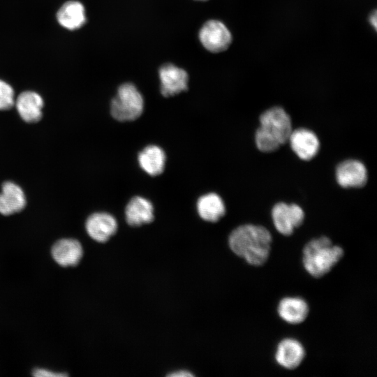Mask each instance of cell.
<instances>
[{"mask_svg":"<svg viewBox=\"0 0 377 377\" xmlns=\"http://www.w3.org/2000/svg\"><path fill=\"white\" fill-rule=\"evenodd\" d=\"M33 375L37 377H63L68 375L65 373H59L45 369H36L33 371Z\"/></svg>","mask_w":377,"mask_h":377,"instance_id":"44dd1931","label":"cell"},{"mask_svg":"<svg viewBox=\"0 0 377 377\" xmlns=\"http://www.w3.org/2000/svg\"><path fill=\"white\" fill-rule=\"evenodd\" d=\"M292 131L288 113L281 107L269 108L260 117V126L255 135L256 146L263 152L275 151L288 141Z\"/></svg>","mask_w":377,"mask_h":377,"instance_id":"7a4b0ae2","label":"cell"},{"mask_svg":"<svg viewBox=\"0 0 377 377\" xmlns=\"http://www.w3.org/2000/svg\"><path fill=\"white\" fill-rule=\"evenodd\" d=\"M288 141L294 153L304 161L313 158L320 148V142L316 135L306 128L293 130Z\"/></svg>","mask_w":377,"mask_h":377,"instance_id":"9c48e42d","label":"cell"},{"mask_svg":"<svg viewBox=\"0 0 377 377\" xmlns=\"http://www.w3.org/2000/svg\"><path fill=\"white\" fill-rule=\"evenodd\" d=\"M273 223L277 231L286 236L293 233L304 219L303 209L296 204L279 202L272 210Z\"/></svg>","mask_w":377,"mask_h":377,"instance_id":"8992f818","label":"cell"},{"mask_svg":"<svg viewBox=\"0 0 377 377\" xmlns=\"http://www.w3.org/2000/svg\"><path fill=\"white\" fill-rule=\"evenodd\" d=\"M144 100L142 94L132 83H124L117 89L110 104V113L119 121H130L138 119L142 113Z\"/></svg>","mask_w":377,"mask_h":377,"instance_id":"277c9868","label":"cell"},{"mask_svg":"<svg viewBox=\"0 0 377 377\" xmlns=\"http://www.w3.org/2000/svg\"><path fill=\"white\" fill-rule=\"evenodd\" d=\"M199 39L203 47L213 53L226 50L232 43V35L219 20H209L200 29Z\"/></svg>","mask_w":377,"mask_h":377,"instance_id":"5b68a950","label":"cell"},{"mask_svg":"<svg viewBox=\"0 0 377 377\" xmlns=\"http://www.w3.org/2000/svg\"><path fill=\"white\" fill-rule=\"evenodd\" d=\"M199 1H206V0H199Z\"/></svg>","mask_w":377,"mask_h":377,"instance_id":"cb8c5ba5","label":"cell"},{"mask_svg":"<svg viewBox=\"0 0 377 377\" xmlns=\"http://www.w3.org/2000/svg\"><path fill=\"white\" fill-rule=\"evenodd\" d=\"M197 210L203 220L216 222L225 215L226 207L222 198L218 194L209 193L198 198Z\"/></svg>","mask_w":377,"mask_h":377,"instance_id":"d6986e66","label":"cell"},{"mask_svg":"<svg viewBox=\"0 0 377 377\" xmlns=\"http://www.w3.org/2000/svg\"><path fill=\"white\" fill-rule=\"evenodd\" d=\"M161 93L165 97L172 96L188 89V74L172 64H165L159 70Z\"/></svg>","mask_w":377,"mask_h":377,"instance_id":"52a82bcc","label":"cell"},{"mask_svg":"<svg viewBox=\"0 0 377 377\" xmlns=\"http://www.w3.org/2000/svg\"><path fill=\"white\" fill-rule=\"evenodd\" d=\"M14 104L13 89L8 83L0 80V110H8Z\"/></svg>","mask_w":377,"mask_h":377,"instance_id":"ffe728a7","label":"cell"},{"mask_svg":"<svg viewBox=\"0 0 377 377\" xmlns=\"http://www.w3.org/2000/svg\"><path fill=\"white\" fill-rule=\"evenodd\" d=\"M171 377H191L193 376V374L187 371H178L172 374H169Z\"/></svg>","mask_w":377,"mask_h":377,"instance_id":"7402d4cb","label":"cell"},{"mask_svg":"<svg viewBox=\"0 0 377 377\" xmlns=\"http://www.w3.org/2000/svg\"><path fill=\"white\" fill-rule=\"evenodd\" d=\"M26 205L24 193L17 184L6 182L0 193V214L10 215L20 212Z\"/></svg>","mask_w":377,"mask_h":377,"instance_id":"4fadbf2b","label":"cell"},{"mask_svg":"<svg viewBox=\"0 0 377 377\" xmlns=\"http://www.w3.org/2000/svg\"><path fill=\"white\" fill-rule=\"evenodd\" d=\"M277 311L284 321L295 325L305 320L309 309L307 303L302 298L286 297L280 301Z\"/></svg>","mask_w":377,"mask_h":377,"instance_id":"ac0fdd59","label":"cell"},{"mask_svg":"<svg viewBox=\"0 0 377 377\" xmlns=\"http://www.w3.org/2000/svg\"><path fill=\"white\" fill-rule=\"evenodd\" d=\"M17 110L26 122L34 123L42 117L43 101L36 92L26 91L21 93L15 101Z\"/></svg>","mask_w":377,"mask_h":377,"instance_id":"5bb4252c","label":"cell"},{"mask_svg":"<svg viewBox=\"0 0 377 377\" xmlns=\"http://www.w3.org/2000/svg\"><path fill=\"white\" fill-rule=\"evenodd\" d=\"M341 247L334 245L327 237L308 242L303 249V265L312 276L320 278L327 274L343 256Z\"/></svg>","mask_w":377,"mask_h":377,"instance_id":"3957f363","label":"cell"},{"mask_svg":"<svg viewBox=\"0 0 377 377\" xmlns=\"http://www.w3.org/2000/svg\"><path fill=\"white\" fill-rule=\"evenodd\" d=\"M59 24L68 30H76L86 22L85 10L82 3L68 1L64 3L57 13Z\"/></svg>","mask_w":377,"mask_h":377,"instance_id":"2e32d148","label":"cell"},{"mask_svg":"<svg viewBox=\"0 0 377 377\" xmlns=\"http://www.w3.org/2000/svg\"><path fill=\"white\" fill-rule=\"evenodd\" d=\"M336 179L338 184L344 188L362 187L367 183V170L358 160H346L337 167Z\"/></svg>","mask_w":377,"mask_h":377,"instance_id":"ba28073f","label":"cell"},{"mask_svg":"<svg viewBox=\"0 0 377 377\" xmlns=\"http://www.w3.org/2000/svg\"><path fill=\"white\" fill-rule=\"evenodd\" d=\"M125 215L128 224L131 226L149 223L154 218V207L149 200L140 196H135L128 202Z\"/></svg>","mask_w":377,"mask_h":377,"instance_id":"9a60e30c","label":"cell"},{"mask_svg":"<svg viewBox=\"0 0 377 377\" xmlns=\"http://www.w3.org/2000/svg\"><path fill=\"white\" fill-rule=\"evenodd\" d=\"M369 21L371 24L374 27V29L376 30L377 13L376 10L370 15Z\"/></svg>","mask_w":377,"mask_h":377,"instance_id":"603a6c76","label":"cell"},{"mask_svg":"<svg viewBox=\"0 0 377 377\" xmlns=\"http://www.w3.org/2000/svg\"><path fill=\"white\" fill-rule=\"evenodd\" d=\"M305 357L302 345L293 339H285L278 345L275 359L277 363L287 369L298 367Z\"/></svg>","mask_w":377,"mask_h":377,"instance_id":"7c38bea8","label":"cell"},{"mask_svg":"<svg viewBox=\"0 0 377 377\" xmlns=\"http://www.w3.org/2000/svg\"><path fill=\"white\" fill-rule=\"evenodd\" d=\"M228 243L231 250L249 264L260 266L269 258L272 235L262 226L246 224L237 227L230 233Z\"/></svg>","mask_w":377,"mask_h":377,"instance_id":"6da1fadb","label":"cell"},{"mask_svg":"<svg viewBox=\"0 0 377 377\" xmlns=\"http://www.w3.org/2000/svg\"><path fill=\"white\" fill-rule=\"evenodd\" d=\"M54 260L62 267L75 266L80 261L83 250L81 244L75 239H61L52 248Z\"/></svg>","mask_w":377,"mask_h":377,"instance_id":"8fae6325","label":"cell"},{"mask_svg":"<svg viewBox=\"0 0 377 377\" xmlns=\"http://www.w3.org/2000/svg\"><path fill=\"white\" fill-rule=\"evenodd\" d=\"M165 160L163 149L154 145L145 147L138 156L139 165L151 176H157L163 172Z\"/></svg>","mask_w":377,"mask_h":377,"instance_id":"e0dca14e","label":"cell"},{"mask_svg":"<svg viewBox=\"0 0 377 377\" xmlns=\"http://www.w3.org/2000/svg\"><path fill=\"white\" fill-rule=\"evenodd\" d=\"M88 235L95 241L105 242L117 230V223L114 217L105 212H96L90 215L86 221Z\"/></svg>","mask_w":377,"mask_h":377,"instance_id":"30bf717a","label":"cell"}]
</instances>
